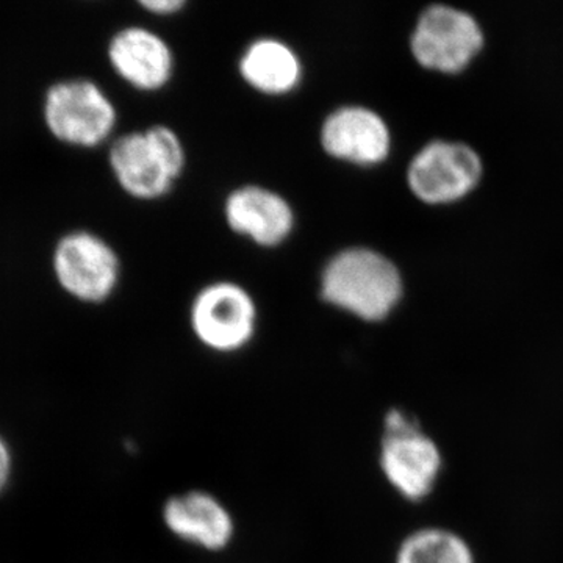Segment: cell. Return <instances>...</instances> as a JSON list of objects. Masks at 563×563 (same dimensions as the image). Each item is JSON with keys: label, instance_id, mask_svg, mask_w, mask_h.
Instances as JSON below:
<instances>
[{"label": "cell", "instance_id": "1", "mask_svg": "<svg viewBox=\"0 0 563 563\" xmlns=\"http://www.w3.org/2000/svg\"><path fill=\"white\" fill-rule=\"evenodd\" d=\"M322 301L365 322L387 320L402 298V277L390 258L368 247L333 255L321 274Z\"/></svg>", "mask_w": 563, "mask_h": 563}, {"label": "cell", "instance_id": "2", "mask_svg": "<svg viewBox=\"0 0 563 563\" xmlns=\"http://www.w3.org/2000/svg\"><path fill=\"white\" fill-rule=\"evenodd\" d=\"M184 144L166 125H152L114 141L110 165L129 195L144 201L163 198L184 173Z\"/></svg>", "mask_w": 563, "mask_h": 563}, {"label": "cell", "instance_id": "3", "mask_svg": "<svg viewBox=\"0 0 563 563\" xmlns=\"http://www.w3.org/2000/svg\"><path fill=\"white\" fill-rule=\"evenodd\" d=\"M190 328L206 350L214 354H236L254 342L258 328L257 303L242 285L214 282L192 299Z\"/></svg>", "mask_w": 563, "mask_h": 563}, {"label": "cell", "instance_id": "4", "mask_svg": "<svg viewBox=\"0 0 563 563\" xmlns=\"http://www.w3.org/2000/svg\"><path fill=\"white\" fill-rule=\"evenodd\" d=\"M161 515L169 536L203 553H224L239 532L235 515L228 504L203 488H188L168 496Z\"/></svg>", "mask_w": 563, "mask_h": 563}, {"label": "cell", "instance_id": "5", "mask_svg": "<svg viewBox=\"0 0 563 563\" xmlns=\"http://www.w3.org/2000/svg\"><path fill=\"white\" fill-rule=\"evenodd\" d=\"M484 35L472 14L454 7H428L410 38L415 60L429 69L461 70L483 47Z\"/></svg>", "mask_w": 563, "mask_h": 563}, {"label": "cell", "instance_id": "6", "mask_svg": "<svg viewBox=\"0 0 563 563\" xmlns=\"http://www.w3.org/2000/svg\"><path fill=\"white\" fill-rule=\"evenodd\" d=\"M377 466L391 490L406 501L421 503L439 483L442 451L421 426L412 431L383 433Z\"/></svg>", "mask_w": 563, "mask_h": 563}, {"label": "cell", "instance_id": "7", "mask_svg": "<svg viewBox=\"0 0 563 563\" xmlns=\"http://www.w3.org/2000/svg\"><path fill=\"white\" fill-rule=\"evenodd\" d=\"M483 163L472 147L435 140L410 162L407 181L418 199L428 203L455 201L479 180Z\"/></svg>", "mask_w": 563, "mask_h": 563}, {"label": "cell", "instance_id": "8", "mask_svg": "<svg viewBox=\"0 0 563 563\" xmlns=\"http://www.w3.org/2000/svg\"><path fill=\"white\" fill-rule=\"evenodd\" d=\"M46 121L51 132L66 143L98 146L113 131L117 111L91 81H68L51 88Z\"/></svg>", "mask_w": 563, "mask_h": 563}, {"label": "cell", "instance_id": "9", "mask_svg": "<svg viewBox=\"0 0 563 563\" xmlns=\"http://www.w3.org/2000/svg\"><path fill=\"white\" fill-rule=\"evenodd\" d=\"M54 265L63 288L81 301H106L120 276L117 254L91 233L65 236L55 251Z\"/></svg>", "mask_w": 563, "mask_h": 563}, {"label": "cell", "instance_id": "10", "mask_svg": "<svg viewBox=\"0 0 563 563\" xmlns=\"http://www.w3.org/2000/svg\"><path fill=\"white\" fill-rule=\"evenodd\" d=\"M322 151L335 161L355 166H376L387 161L391 135L377 111L363 106L333 110L321 125Z\"/></svg>", "mask_w": 563, "mask_h": 563}, {"label": "cell", "instance_id": "11", "mask_svg": "<svg viewBox=\"0 0 563 563\" xmlns=\"http://www.w3.org/2000/svg\"><path fill=\"white\" fill-rule=\"evenodd\" d=\"M225 221L239 235L262 247L287 242L295 229V211L279 192L247 185L236 188L225 199Z\"/></svg>", "mask_w": 563, "mask_h": 563}, {"label": "cell", "instance_id": "12", "mask_svg": "<svg viewBox=\"0 0 563 563\" xmlns=\"http://www.w3.org/2000/svg\"><path fill=\"white\" fill-rule=\"evenodd\" d=\"M109 55L114 70L139 90H162L172 80V47L147 29L129 27L118 33L111 40Z\"/></svg>", "mask_w": 563, "mask_h": 563}, {"label": "cell", "instance_id": "13", "mask_svg": "<svg viewBox=\"0 0 563 563\" xmlns=\"http://www.w3.org/2000/svg\"><path fill=\"white\" fill-rule=\"evenodd\" d=\"M252 90L266 96L290 95L302 79V63L295 49L276 38L255 40L239 63Z\"/></svg>", "mask_w": 563, "mask_h": 563}, {"label": "cell", "instance_id": "14", "mask_svg": "<svg viewBox=\"0 0 563 563\" xmlns=\"http://www.w3.org/2000/svg\"><path fill=\"white\" fill-rule=\"evenodd\" d=\"M395 563H476L472 548L457 533L421 528L404 537Z\"/></svg>", "mask_w": 563, "mask_h": 563}, {"label": "cell", "instance_id": "15", "mask_svg": "<svg viewBox=\"0 0 563 563\" xmlns=\"http://www.w3.org/2000/svg\"><path fill=\"white\" fill-rule=\"evenodd\" d=\"M420 428V422L412 413L406 412L401 407H391L383 418V433H399Z\"/></svg>", "mask_w": 563, "mask_h": 563}, {"label": "cell", "instance_id": "16", "mask_svg": "<svg viewBox=\"0 0 563 563\" xmlns=\"http://www.w3.org/2000/svg\"><path fill=\"white\" fill-rule=\"evenodd\" d=\"M187 2L184 0H143L141 7L151 11V13L158 14V16H172V14L179 13L185 9Z\"/></svg>", "mask_w": 563, "mask_h": 563}, {"label": "cell", "instance_id": "17", "mask_svg": "<svg viewBox=\"0 0 563 563\" xmlns=\"http://www.w3.org/2000/svg\"><path fill=\"white\" fill-rule=\"evenodd\" d=\"M10 472L11 459L9 448H7V444L0 439V492H2L7 483H9Z\"/></svg>", "mask_w": 563, "mask_h": 563}]
</instances>
